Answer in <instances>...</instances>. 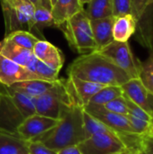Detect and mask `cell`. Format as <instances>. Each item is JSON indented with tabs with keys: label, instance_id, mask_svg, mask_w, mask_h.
<instances>
[{
	"label": "cell",
	"instance_id": "6da1fadb",
	"mask_svg": "<svg viewBox=\"0 0 153 154\" xmlns=\"http://www.w3.org/2000/svg\"><path fill=\"white\" fill-rule=\"evenodd\" d=\"M69 76L104 86L121 87L130 77L111 60L96 51L82 54L68 69Z\"/></svg>",
	"mask_w": 153,
	"mask_h": 154
},
{
	"label": "cell",
	"instance_id": "7a4b0ae2",
	"mask_svg": "<svg viewBox=\"0 0 153 154\" xmlns=\"http://www.w3.org/2000/svg\"><path fill=\"white\" fill-rule=\"evenodd\" d=\"M83 112L84 107L79 104H74L66 108L59 125L33 141L40 142L57 152L65 147L78 145L86 139Z\"/></svg>",
	"mask_w": 153,
	"mask_h": 154
},
{
	"label": "cell",
	"instance_id": "3957f363",
	"mask_svg": "<svg viewBox=\"0 0 153 154\" xmlns=\"http://www.w3.org/2000/svg\"><path fill=\"white\" fill-rule=\"evenodd\" d=\"M32 101L36 114L54 119H60L64 110L72 105H80L69 79H59L50 90Z\"/></svg>",
	"mask_w": 153,
	"mask_h": 154
},
{
	"label": "cell",
	"instance_id": "277c9868",
	"mask_svg": "<svg viewBox=\"0 0 153 154\" xmlns=\"http://www.w3.org/2000/svg\"><path fill=\"white\" fill-rule=\"evenodd\" d=\"M58 28L63 32L72 51L82 55L96 50L90 20L85 9L59 25Z\"/></svg>",
	"mask_w": 153,
	"mask_h": 154
},
{
	"label": "cell",
	"instance_id": "5b68a950",
	"mask_svg": "<svg viewBox=\"0 0 153 154\" xmlns=\"http://www.w3.org/2000/svg\"><path fill=\"white\" fill-rule=\"evenodd\" d=\"M2 6L5 35L26 27L32 30L34 6L28 0H0ZM25 31V30H24Z\"/></svg>",
	"mask_w": 153,
	"mask_h": 154
},
{
	"label": "cell",
	"instance_id": "8992f818",
	"mask_svg": "<svg viewBox=\"0 0 153 154\" xmlns=\"http://www.w3.org/2000/svg\"><path fill=\"white\" fill-rule=\"evenodd\" d=\"M94 51L100 53L111 60L115 65L124 70L130 79H139L141 61L134 56L128 42H121L114 41L106 47Z\"/></svg>",
	"mask_w": 153,
	"mask_h": 154
},
{
	"label": "cell",
	"instance_id": "52a82bcc",
	"mask_svg": "<svg viewBox=\"0 0 153 154\" xmlns=\"http://www.w3.org/2000/svg\"><path fill=\"white\" fill-rule=\"evenodd\" d=\"M133 15L136 20V40L141 45L153 50V4L150 0H132Z\"/></svg>",
	"mask_w": 153,
	"mask_h": 154
},
{
	"label": "cell",
	"instance_id": "ba28073f",
	"mask_svg": "<svg viewBox=\"0 0 153 154\" xmlns=\"http://www.w3.org/2000/svg\"><path fill=\"white\" fill-rule=\"evenodd\" d=\"M82 154H113L129 148L120 135L99 133L86 138L78 145Z\"/></svg>",
	"mask_w": 153,
	"mask_h": 154
},
{
	"label": "cell",
	"instance_id": "9c48e42d",
	"mask_svg": "<svg viewBox=\"0 0 153 154\" xmlns=\"http://www.w3.org/2000/svg\"><path fill=\"white\" fill-rule=\"evenodd\" d=\"M84 110L118 134L125 143L131 135L135 134L127 116L109 112L106 110L103 106L98 105H87L84 107Z\"/></svg>",
	"mask_w": 153,
	"mask_h": 154
},
{
	"label": "cell",
	"instance_id": "30bf717a",
	"mask_svg": "<svg viewBox=\"0 0 153 154\" xmlns=\"http://www.w3.org/2000/svg\"><path fill=\"white\" fill-rule=\"evenodd\" d=\"M23 119L8 94L6 87L2 84L0 86V131L17 134V128Z\"/></svg>",
	"mask_w": 153,
	"mask_h": 154
},
{
	"label": "cell",
	"instance_id": "8fae6325",
	"mask_svg": "<svg viewBox=\"0 0 153 154\" xmlns=\"http://www.w3.org/2000/svg\"><path fill=\"white\" fill-rule=\"evenodd\" d=\"M60 119L50 118L34 114L22 122L17 128V134L25 141L31 142L56 127Z\"/></svg>",
	"mask_w": 153,
	"mask_h": 154
},
{
	"label": "cell",
	"instance_id": "7c38bea8",
	"mask_svg": "<svg viewBox=\"0 0 153 154\" xmlns=\"http://www.w3.org/2000/svg\"><path fill=\"white\" fill-rule=\"evenodd\" d=\"M40 79V77L30 71L28 69L0 55V83L5 87L19 82Z\"/></svg>",
	"mask_w": 153,
	"mask_h": 154
},
{
	"label": "cell",
	"instance_id": "4fadbf2b",
	"mask_svg": "<svg viewBox=\"0 0 153 154\" xmlns=\"http://www.w3.org/2000/svg\"><path fill=\"white\" fill-rule=\"evenodd\" d=\"M121 88L124 96L152 116L153 94L146 88L140 79H131Z\"/></svg>",
	"mask_w": 153,
	"mask_h": 154
},
{
	"label": "cell",
	"instance_id": "5bb4252c",
	"mask_svg": "<svg viewBox=\"0 0 153 154\" xmlns=\"http://www.w3.org/2000/svg\"><path fill=\"white\" fill-rule=\"evenodd\" d=\"M32 52L38 60L59 72L63 67L65 58L62 51L48 41L39 40L34 45Z\"/></svg>",
	"mask_w": 153,
	"mask_h": 154
},
{
	"label": "cell",
	"instance_id": "9a60e30c",
	"mask_svg": "<svg viewBox=\"0 0 153 154\" xmlns=\"http://www.w3.org/2000/svg\"><path fill=\"white\" fill-rule=\"evenodd\" d=\"M0 55L26 69L35 58L32 51L24 49L5 39L0 42Z\"/></svg>",
	"mask_w": 153,
	"mask_h": 154
},
{
	"label": "cell",
	"instance_id": "2e32d148",
	"mask_svg": "<svg viewBox=\"0 0 153 154\" xmlns=\"http://www.w3.org/2000/svg\"><path fill=\"white\" fill-rule=\"evenodd\" d=\"M115 17L110 16L103 19L90 20L92 33L96 46V50H100L114 42L113 25Z\"/></svg>",
	"mask_w": 153,
	"mask_h": 154
},
{
	"label": "cell",
	"instance_id": "e0dca14e",
	"mask_svg": "<svg viewBox=\"0 0 153 154\" xmlns=\"http://www.w3.org/2000/svg\"><path fill=\"white\" fill-rule=\"evenodd\" d=\"M69 80L70 81V84L72 86L76 97H78L80 105L83 107L88 105L90 99L98 91H100L102 88L106 87L101 84L82 80L74 76H69Z\"/></svg>",
	"mask_w": 153,
	"mask_h": 154
},
{
	"label": "cell",
	"instance_id": "ac0fdd59",
	"mask_svg": "<svg viewBox=\"0 0 153 154\" xmlns=\"http://www.w3.org/2000/svg\"><path fill=\"white\" fill-rule=\"evenodd\" d=\"M82 10L83 5L78 0H58L51 11L54 25L58 27Z\"/></svg>",
	"mask_w": 153,
	"mask_h": 154
},
{
	"label": "cell",
	"instance_id": "d6986e66",
	"mask_svg": "<svg viewBox=\"0 0 153 154\" xmlns=\"http://www.w3.org/2000/svg\"><path fill=\"white\" fill-rule=\"evenodd\" d=\"M136 27V20L133 14H124L115 17L113 25L114 41L121 42H128L129 39L135 34Z\"/></svg>",
	"mask_w": 153,
	"mask_h": 154
},
{
	"label": "cell",
	"instance_id": "ffe728a7",
	"mask_svg": "<svg viewBox=\"0 0 153 154\" xmlns=\"http://www.w3.org/2000/svg\"><path fill=\"white\" fill-rule=\"evenodd\" d=\"M28 144L18 134L0 131V154H29Z\"/></svg>",
	"mask_w": 153,
	"mask_h": 154
},
{
	"label": "cell",
	"instance_id": "44dd1931",
	"mask_svg": "<svg viewBox=\"0 0 153 154\" xmlns=\"http://www.w3.org/2000/svg\"><path fill=\"white\" fill-rule=\"evenodd\" d=\"M52 5L50 0H40L34 6L32 29L41 31L49 26H55L52 17Z\"/></svg>",
	"mask_w": 153,
	"mask_h": 154
},
{
	"label": "cell",
	"instance_id": "7402d4cb",
	"mask_svg": "<svg viewBox=\"0 0 153 154\" xmlns=\"http://www.w3.org/2000/svg\"><path fill=\"white\" fill-rule=\"evenodd\" d=\"M53 84L54 82L34 79V80H28V81L15 83L8 88H12L13 90L21 92L32 98H35L46 93L48 90H50L52 88Z\"/></svg>",
	"mask_w": 153,
	"mask_h": 154
},
{
	"label": "cell",
	"instance_id": "603a6c76",
	"mask_svg": "<svg viewBox=\"0 0 153 154\" xmlns=\"http://www.w3.org/2000/svg\"><path fill=\"white\" fill-rule=\"evenodd\" d=\"M85 11L89 20L113 16V0H90Z\"/></svg>",
	"mask_w": 153,
	"mask_h": 154
},
{
	"label": "cell",
	"instance_id": "cb8c5ba5",
	"mask_svg": "<svg viewBox=\"0 0 153 154\" xmlns=\"http://www.w3.org/2000/svg\"><path fill=\"white\" fill-rule=\"evenodd\" d=\"M6 90L8 94L10 95L14 104L15 105L16 108L20 112V114L23 116V117L25 119L34 114H36L35 106L32 101V98L15 90H13L12 88L6 87Z\"/></svg>",
	"mask_w": 153,
	"mask_h": 154
},
{
	"label": "cell",
	"instance_id": "d4e9b609",
	"mask_svg": "<svg viewBox=\"0 0 153 154\" xmlns=\"http://www.w3.org/2000/svg\"><path fill=\"white\" fill-rule=\"evenodd\" d=\"M5 40L10 41L24 49L32 51L34 45L36 42L40 40L36 36H34L32 33H31L29 31H24V30H19L13 32L5 36Z\"/></svg>",
	"mask_w": 153,
	"mask_h": 154
},
{
	"label": "cell",
	"instance_id": "484cf974",
	"mask_svg": "<svg viewBox=\"0 0 153 154\" xmlns=\"http://www.w3.org/2000/svg\"><path fill=\"white\" fill-rule=\"evenodd\" d=\"M124 95L123 89L119 86H106L98 91L89 101L88 105L104 106L105 104L112 101L115 98Z\"/></svg>",
	"mask_w": 153,
	"mask_h": 154
},
{
	"label": "cell",
	"instance_id": "4316f807",
	"mask_svg": "<svg viewBox=\"0 0 153 154\" xmlns=\"http://www.w3.org/2000/svg\"><path fill=\"white\" fill-rule=\"evenodd\" d=\"M28 69L45 81L55 82L59 79L60 72L50 68L48 65L38 60L36 57L33 59V60L28 67Z\"/></svg>",
	"mask_w": 153,
	"mask_h": 154
},
{
	"label": "cell",
	"instance_id": "83f0119b",
	"mask_svg": "<svg viewBox=\"0 0 153 154\" xmlns=\"http://www.w3.org/2000/svg\"><path fill=\"white\" fill-rule=\"evenodd\" d=\"M83 119H84V131L86 138H88L96 134L99 133H114L116 134L115 131L110 129L105 124L92 116L90 114L84 110L83 112ZM119 135V134H118Z\"/></svg>",
	"mask_w": 153,
	"mask_h": 154
},
{
	"label": "cell",
	"instance_id": "f1b7e54d",
	"mask_svg": "<svg viewBox=\"0 0 153 154\" xmlns=\"http://www.w3.org/2000/svg\"><path fill=\"white\" fill-rule=\"evenodd\" d=\"M139 79L146 88L153 94V50L150 51L149 57L140 63Z\"/></svg>",
	"mask_w": 153,
	"mask_h": 154
},
{
	"label": "cell",
	"instance_id": "f546056e",
	"mask_svg": "<svg viewBox=\"0 0 153 154\" xmlns=\"http://www.w3.org/2000/svg\"><path fill=\"white\" fill-rule=\"evenodd\" d=\"M103 107L106 110L115 113V114H119V115H123V116L128 115V107H127L126 101H125L124 95L122 97L115 98L112 101L105 104L103 106Z\"/></svg>",
	"mask_w": 153,
	"mask_h": 154
},
{
	"label": "cell",
	"instance_id": "4dcf8cb0",
	"mask_svg": "<svg viewBox=\"0 0 153 154\" xmlns=\"http://www.w3.org/2000/svg\"><path fill=\"white\" fill-rule=\"evenodd\" d=\"M133 14L132 0H113V16Z\"/></svg>",
	"mask_w": 153,
	"mask_h": 154
},
{
	"label": "cell",
	"instance_id": "1f68e13d",
	"mask_svg": "<svg viewBox=\"0 0 153 154\" xmlns=\"http://www.w3.org/2000/svg\"><path fill=\"white\" fill-rule=\"evenodd\" d=\"M29 154H58L57 151L51 150L40 142H29Z\"/></svg>",
	"mask_w": 153,
	"mask_h": 154
},
{
	"label": "cell",
	"instance_id": "d6a6232c",
	"mask_svg": "<svg viewBox=\"0 0 153 154\" xmlns=\"http://www.w3.org/2000/svg\"><path fill=\"white\" fill-rule=\"evenodd\" d=\"M58 154H82L80 150L78 149V145L65 147L58 151Z\"/></svg>",
	"mask_w": 153,
	"mask_h": 154
},
{
	"label": "cell",
	"instance_id": "836d02e7",
	"mask_svg": "<svg viewBox=\"0 0 153 154\" xmlns=\"http://www.w3.org/2000/svg\"><path fill=\"white\" fill-rule=\"evenodd\" d=\"M113 154H146L143 151L140 150V149H137V148H127L124 151H121V152H115V153Z\"/></svg>",
	"mask_w": 153,
	"mask_h": 154
},
{
	"label": "cell",
	"instance_id": "e575fe53",
	"mask_svg": "<svg viewBox=\"0 0 153 154\" xmlns=\"http://www.w3.org/2000/svg\"><path fill=\"white\" fill-rule=\"evenodd\" d=\"M151 130H150V138L153 139V115L151 116Z\"/></svg>",
	"mask_w": 153,
	"mask_h": 154
},
{
	"label": "cell",
	"instance_id": "d590c367",
	"mask_svg": "<svg viewBox=\"0 0 153 154\" xmlns=\"http://www.w3.org/2000/svg\"><path fill=\"white\" fill-rule=\"evenodd\" d=\"M28 1H29L30 3H32L33 6H35V5L39 3V1H40V0H28Z\"/></svg>",
	"mask_w": 153,
	"mask_h": 154
},
{
	"label": "cell",
	"instance_id": "8d00e7d4",
	"mask_svg": "<svg viewBox=\"0 0 153 154\" xmlns=\"http://www.w3.org/2000/svg\"><path fill=\"white\" fill-rule=\"evenodd\" d=\"M79 1V3L82 5H84L85 4H88L89 2H90V0H78Z\"/></svg>",
	"mask_w": 153,
	"mask_h": 154
},
{
	"label": "cell",
	"instance_id": "74e56055",
	"mask_svg": "<svg viewBox=\"0 0 153 154\" xmlns=\"http://www.w3.org/2000/svg\"><path fill=\"white\" fill-rule=\"evenodd\" d=\"M58 0H50V4H51V5L53 6L55 4H56V2H57Z\"/></svg>",
	"mask_w": 153,
	"mask_h": 154
},
{
	"label": "cell",
	"instance_id": "f35d334b",
	"mask_svg": "<svg viewBox=\"0 0 153 154\" xmlns=\"http://www.w3.org/2000/svg\"><path fill=\"white\" fill-rule=\"evenodd\" d=\"M153 4V0H150V5H152Z\"/></svg>",
	"mask_w": 153,
	"mask_h": 154
},
{
	"label": "cell",
	"instance_id": "ab89813d",
	"mask_svg": "<svg viewBox=\"0 0 153 154\" xmlns=\"http://www.w3.org/2000/svg\"><path fill=\"white\" fill-rule=\"evenodd\" d=\"M1 85H2V84H1V83H0V86H1Z\"/></svg>",
	"mask_w": 153,
	"mask_h": 154
}]
</instances>
